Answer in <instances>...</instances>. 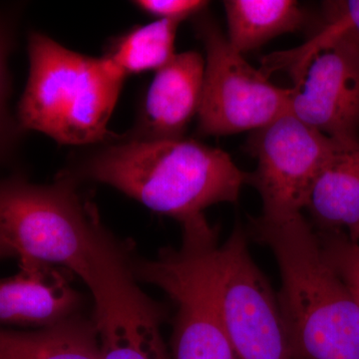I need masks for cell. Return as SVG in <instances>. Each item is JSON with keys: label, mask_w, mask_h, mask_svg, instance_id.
I'll use <instances>...</instances> for the list:
<instances>
[{"label": "cell", "mask_w": 359, "mask_h": 359, "mask_svg": "<svg viewBox=\"0 0 359 359\" xmlns=\"http://www.w3.org/2000/svg\"><path fill=\"white\" fill-rule=\"evenodd\" d=\"M205 59L197 51L175 54L156 71L146 94L140 132L135 139L183 138L199 112Z\"/></svg>", "instance_id": "cell-12"}, {"label": "cell", "mask_w": 359, "mask_h": 359, "mask_svg": "<svg viewBox=\"0 0 359 359\" xmlns=\"http://www.w3.org/2000/svg\"><path fill=\"white\" fill-rule=\"evenodd\" d=\"M83 299L52 264L20 262V273L0 278V325L40 330L81 314Z\"/></svg>", "instance_id": "cell-11"}, {"label": "cell", "mask_w": 359, "mask_h": 359, "mask_svg": "<svg viewBox=\"0 0 359 359\" xmlns=\"http://www.w3.org/2000/svg\"><path fill=\"white\" fill-rule=\"evenodd\" d=\"M226 39L235 50L245 53L285 33L301 29L306 14L294 0H226Z\"/></svg>", "instance_id": "cell-15"}, {"label": "cell", "mask_w": 359, "mask_h": 359, "mask_svg": "<svg viewBox=\"0 0 359 359\" xmlns=\"http://www.w3.org/2000/svg\"><path fill=\"white\" fill-rule=\"evenodd\" d=\"M323 255L351 290L359 306V243L344 231H318Z\"/></svg>", "instance_id": "cell-17"}, {"label": "cell", "mask_w": 359, "mask_h": 359, "mask_svg": "<svg viewBox=\"0 0 359 359\" xmlns=\"http://www.w3.org/2000/svg\"><path fill=\"white\" fill-rule=\"evenodd\" d=\"M140 282L164 292L176 306L170 359H235L205 278L199 245L165 248L135 269Z\"/></svg>", "instance_id": "cell-9"}, {"label": "cell", "mask_w": 359, "mask_h": 359, "mask_svg": "<svg viewBox=\"0 0 359 359\" xmlns=\"http://www.w3.org/2000/svg\"><path fill=\"white\" fill-rule=\"evenodd\" d=\"M181 21L157 20L136 26L119 37L104 58L121 76L159 70L175 54V40Z\"/></svg>", "instance_id": "cell-16"}, {"label": "cell", "mask_w": 359, "mask_h": 359, "mask_svg": "<svg viewBox=\"0 0 359 359\" xmlns=\"http://www.w3.org/2000/svg\"><path fill=\"white\" fill-rule=\"evenodd\" d=\"M212 226L202 240L208 285L235 359H292L276 295L237 224L219 245Z\"/></svg>", "instance_id": "cell-6"}, {"label": "cell", "mask_w": 359, "mask_h": 359, "mask_svg": "<svg viewBox=\"0 0 359 359\" xmlns=\"http://www.w3.org/2000/svg\"><path fill=\"white\" fill-rule=\"evenodd\" d=\"M347 20L353 25L359 34V0L340 1Z\"/></svg>", "instance_id": "cell-20"}, {"label": "cell", "mask_w": 359, "mask_h": 359, "mask_svg": "<svg viewBox=\"0 0 359 359\" xmlns=\"http://www.w3.org/2000/svg\"><path fill=\"white\" fill-rule=\"evenodd\" d=\"M62 176L50 185L0 181V240L20 262L62 266L88 285L110 233Z\"/></svg>", "instance_id": "cell-4"}, {"label": "cell", "mask_w": 359, "mask_h": 359, "mask_svg": "<svg viewBox=\"0 0 359 359\" xmlns=\"http://www.w3.org/2000/svg\"><path fill=\"white\" fill-rule=\"evenodd\" d=\"M337 142L290 114L252 132L248 151L257 166L249 184L261 196L262 215L302 212L309 187Z\"/></svg>", "instance_id": "cell-10"}, {"label": "cell", "mask_w": 359, "mask_h": 359, "mask_svg": "<svg viewBox=\"0 0 359 359\" xmlns=\"http://www.w3.org/2000/svg\"><path fill=\"white\" fill-rule=\"evenodd\" d=\"M82 174L183 224L237 203L250 173L221 149L187 139H131L95 153Z\"/></svg>", "instance_id": "cell-2"}, {"label": "cell", "mask_w": 359, "mask_h": 359, "mask_svg": "<svg viewBox=\"0 0 359 359\" xmlns=\"http://www.w3.org/2000/svg\"><path fill=\"white\" fill-rule=\"evenodd\" d=\"M0 359L102 358L93 318L78 314L32 332L0 327Z\"/></svg>", "instance_id": "cell-14"}, {"label": "cell", "mask_w": 359, "mask_h": 359, "mask_svg": "<svg viewBox=\"0 0 359 359\" xmlns=\"http://www.w3.org/2000/svg\"><path fill=\"white\" fill-rule=\"evenodd\" d=\"M11 256H14L13 250L9 249V248L0 240V259Z\"/></svg>", "instance_id": "cell-21"}, {"label": "cell", "mask_w": 359, "mask_h": 359, "mask_svg": "<svg viewBox=\"0 0 359 359\" xmlns=\"http://www.w3.org/2000/svg\"><path fill=\"white\" fill-rule=\"evenodd\" d=\"M102 359H170L161 327L164 309L137 283L128 250L114 237L105 243L87 285Z\"/></svg>", "instance_id": "cell-8"}, {"label": "cell", "mask_w": 359, "mask_h": 359, "mask_svg": "<svg viewBox=\"0 0 359 359\" xmlns=\"http://www.w3.org/2000/svg\"><path fill=\"white\" fill-rule=\"evenodd\" d=\"M29 77L21 98V126L66 145L115 136L108 123L125 78L105 58L82 55L41 33L28 42Z\"/></svg>", "instance_id": "cell-3"}, {"label": "cell", "mask_w": 359, "mask_h": 359, "mask_svg": "<svg viewBox=\"0 0 359 359\" xmlns=\"http://www.w3.org/2000/svg\"><path fill=\"white\" fill-rule=\"evenodd\" d=\"M250 233L273 252L278 309L292 359H359V306L302 212L261 216Z\"/></svg>", "instance_id": "cell-1"}, {"label": "cell", "mask_w": 359, "mask_h": 359, "mask_svg": "<svg viewBox=\"0 0 359 359\" xmlns=\"http://www.w3.org/2000/svg\"><path fill=\"white\" fill-rule=\"evenodd\" d=\"M304 210L318 231H339L359 243V140L337 141L309 187Z\"/></svg>", "instance_id": "cell-13"}, {"label": "cell", "mask_w": 359, "mask_h": 359, "mask_svg": "<svg viewBox=\"0 0 359 359\" xmlns=\"http://www.w3.org/2000/svg\"><path fill=\"white\" fill-rule=\"evenodd\" d=\"M144 13L158 20L183 21L204 13L209 2L203 0H139L134 2Z\"/></svg>", "instance_id": "cell-18"}, {"label": "cell", "mask_w": 359, "mask_h": 359, "mask_svg": "<svg viewBox=\"0 0 359 359\" xmlns=\"http://www.w3.org/2000/svg\"><path fill=\"white\" fill-rule=\"evenodd\" d=\"M290 73L289 114L337 141L359 140V34L339 2L294 51L269 56L263 69Z\"/></svg>", "instance_id": "cell-5"}, {"label": "cell", "mask_w": 359, "mask_h": 359, "mask_svg": "<svg viewBox=\"0 0 359 359\" xmlns=\"http://www.w3.org/2000/svg\"><path fill=\"white\" fill-rule=\"evenodd\" d=\"M195 28L205 51L197 115L201 135L254 132L289 114V88L271 83L263 70L248 63L219 25L204 13L196 16Z\"/></svg>", "instance_id": "cell-7"}, {"label": "cell", "mask_w": 359, "mask_h": 359, "mask_svg": "<svg viewBox=\"0 0 359 359\" xmlns=\"http://www.w3.org/2000/svg\"><path fill=\"white\" fill-rule=\"evenodd\" d=\"M4 89H6V42L0 32V124L4 110Z\"/></svg>", "instance_id": "cell-19"}]
</instances>
